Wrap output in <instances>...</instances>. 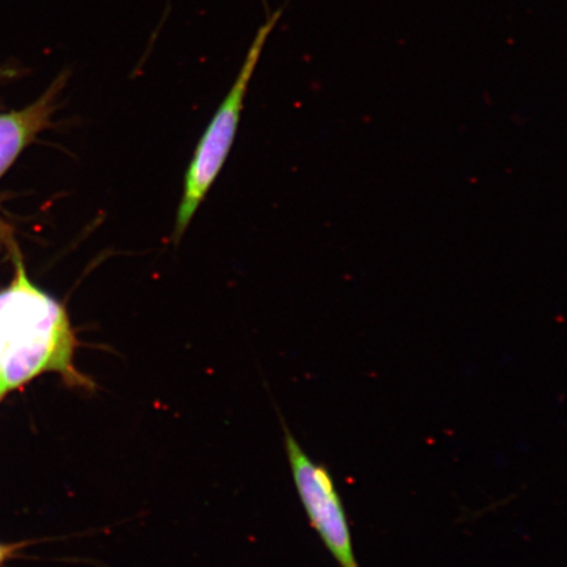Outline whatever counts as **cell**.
Returning <instances> with one entry per match:
<instances>
[{
  "label": "cell",
  "mask_w": 567,
  "mask_h": 567,
  "mask_svg": "<svg viewBox=\"0 0 567 567\" xmlns=\"http://www.w3.org/2000/svg\"><path fill=\"white\" fill-rule=\"evenodd\" d=\"M290 471L305 512L339 567H360L354 555L352 534L336 480L322 464L316 463L282 423Z\"/></svg>",
  "instance_id": "obj_3"
},
{
  "label": "cell",
  "mask_w": 567,
  "mask_h": 567,
  "mask_svg": "<svg viewBox=\"0 0 567 567\" xmlns=\"http://www.w3.org/2000/svg\"><path fill=\"white\" fill-rule=\"evenodd\" d=\"M69 76L68 71H63L44 94L25 109L0 113V177L28 145L52 125V117L59 109V97L66 87Z\"/></svg>",
  "instance_id": "obj_4"
},
{
  "label": "cell",
  "mask_w": 567,
  "mask_h": 567,
  "mask_svg": "<svg viewBox=\"0 0 567 567\" xmlns=\"http://www.w3.org/2000/svg\"><path fill=\"white\" fill-rule=\"evenodd\" d=\"M281 16L282 9L275 11L267 18L265 24L260 25L250 48H248L236 82L233 83L229 94L218 106L215 117L196 148L194 159L186 174V181H184L182 202L177 209L175 240H181L183 234L186 233L228 158L240 116H243L248 84L257 70L268 38L274 32L276 24L279 23Z\"/></svg>",
  "instance_id": "obj_2"
},
{
  "label": "cell",
  "mask_w": 567,
  "mask_h": 567,
  "mask_svg": "<svg viewBox=\"0 0 567 567\" xmlns=\"http://www.w3.org/2000/svg\"><path fill=\"white\" fill-rule=\"evenodd\" d=\"M78 339L66 308L28 278L23 261L0 290V392L4 395L47 372L62 375L69 386L94 390L76 370Z\"/></svg>",
  "instance_id": "obj_1"
},
{
  "label": "cell",
  "mask_w": 567,
  "mask_h": 567,
  "mask_svg": "<svg viewBox=\"0 0 567 567\" xmlns=\"http://www.w3.org/2000/svg\"><path fill=\"white\" fill-rule=\"evenodd\" d=\"M2 396H3V394H2V392H0V399H2Z\"/></svg>",
  "instance_id": "obj_6"
},
{
  "label": "cell",
  "mask_w": 567,
  "mask_h": 567,
  "mask_svg": "<svg viewBox=\"0 0 567 567\" xmlns=\"http://www.w3.org/2000/svg\"><path fill=\"white\" fill-rule=\"evenodd\" d=\"M20 548V545H3L0 544V565H2L6 559H9L16 550Z\"/></svg>",
  "instance_id": "obj_5"
}]
</instances>
